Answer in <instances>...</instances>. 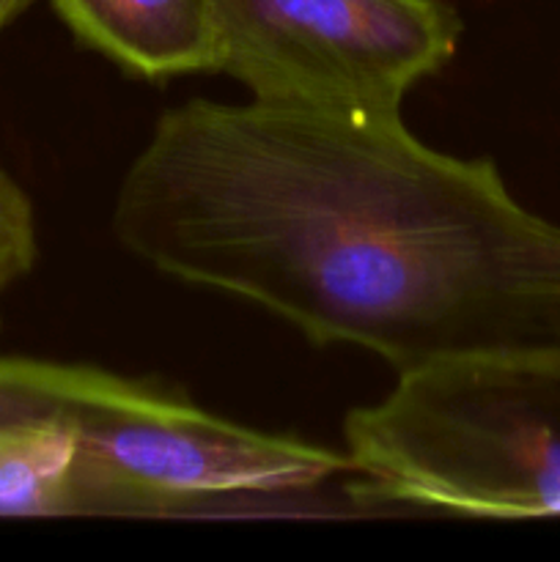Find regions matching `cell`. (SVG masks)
Returning <instances> with one entry per match:
<instances>
[{
  "label": "cell",
  "mask_w": 560,
  "mask_h": 562,
  "mask_svg": "<svg viewBox=\"0 0 560 562\" xmlns=\"http://www.w3.org/2000/svg\"><path fill=\"white\" fill-rule=\"evenodd\" d=\"M113 231L157 272L399 373L560 355V225L494 162L434 151L401 113L192 99L126 168Z\"/></svg>",
  "instance_id": "1"
},
{
  "label": "cell",
  "mask_w": 560,
  "mask_h": 562,
  "mask_svg": "<svg viewBox=\"0 0 560 562\" xmlns=\"http://www.w3.org/2000/svg\"><path fill=\"white\" fill-rule=\"evenodd\" d=\"M366 492L492 519L560 516V355H472L399 373L344 423Z\"/></svg>",
  "instance_id": "2"
},
{
  "label": "cell",
  "mask_w": 560,
  "mask_h": 562,
  "mask_svg": "<svg viewBox=\"0 0 560 562\" xmlns=\"http://www.w3.org/2000/svg\"><path fill=\"white\" fill-rule=\"evenodd\" d=\"M0 382L69 434L93 514H168L349 472L335 450L236 426L97 368L0 357Z\"/></svg>",
  "instance_id": "3"
},
{
  "label": "cell",
  "mask_w": 560,
  "mask_h": 562,
  "mask_svg": "<svg viewBox=\"0 0 560 562\" xmlns=\"http://www.w3.org/2000/svg\"><path fill=\"white\" fill-rule=\"evenodd\" d=\"M217 69L253 102L399 113L406 91L459 47L443 0H214Z\"/></svg>",
  "instance_id": "4"
},
{
  "label": "cell",
  "mask_w": 560,
  "mask_h": 562,
  "mask_svg": "<svg viewBox=\"0 0 560 562\" xmlns=\"http://www.w3.org/2000/svg\"><path fill=\"white\" fill-rule=\"evenodd\" d=\"M77 38L148 80L217 69L214 0H53Z\"/></svg>",
  "instance_id": "5"
},
{
  "label": "cell",
  "mask_w": 560,
  "mask_h": 562,
  "mask_svg": "<svg viewBox=\"0 0 560 562\" xmlns=\"http://www.w3.org/2000/svg\"><path fill=\"white\" fill-rule=\"evenodd\" d=\"M36 261V223L22 187L0 168V296Z\"/></svg>",
  "instance_id": "6"
},
{
  "label": "cell",
  "mask_w": 560,
  "mask_h": 562,
  "mask_svg": "<svg viewBox=\"0 0 560 562\" xmlns=\"http://www.w3.org/2000/svg\"><path fill=\"white\" fill-rule=\"evenodd\" d=\"M31 3L33 0H0V33H3L5 25H9L11 20H16Z\"/></svg>",
  "instance_id": "7"
}]
</instances>
